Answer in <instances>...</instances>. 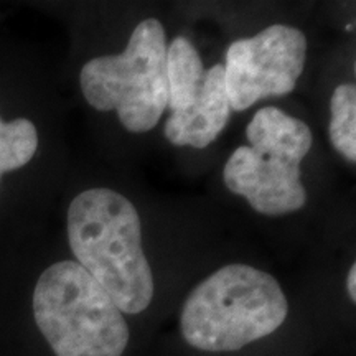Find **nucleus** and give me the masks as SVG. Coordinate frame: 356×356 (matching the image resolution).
I'll return each mask as SVG.
<instances>
[{
  "label": "nucleus",
  "instance_id": "1a4fd4ad",
  "mask_svg": "<svg viewBox=\"0 0 356 356\" xmlns=\"http://www.w3.org/2000/svg\"><path fill=\"white\" fill-rule=\"evenodd\" d=\"M330 140L338 154L356 162V88L341 84L333 91L330 102Z\"/></svg>",
  "mask_w": 356,
  "mask_h": 356
},
{
  "label": "nucleus",
  "instance_id": "9b49d317",
  "mask_svg": "<svg viewBox=\"0 0 356 356\" xmlns=\"http://www.w3.org/2000/svg\"><path fill=\"white\" fill-rule=\"evenodd\" d=\"M346 287H348V296L351 302H356V266L350 267L348 280H346Z\"/></svg>",
  "mask_w": 356,
  "mask_h": 356
},
{
  "label": "nucleus",
  "instance_id": "9d476101",
  "mask_svg": "<svg viewBox=\"0 0 356 356\" xmlns=\"http://www.w3.org/2000/svg\"><path fill=\"white\" fill-rule=\"evenodd\" d=\"M38 147V132L25 118L3 122L0 119V177L19 170L33 159Z\"/></svg>",
  "mask_w": 356,
  "mask_h": 356
},
{
  "label": "nucleus",
  "instance_id": "423d86ee",
  "mask_svg": "<svg viewBox=\"0 0 356 356\" xmlns=\"http://www.w3.org/2000/svg\"><path fill=\"white\" fill-rule=\"evenodd\" d=\"M307 38L299 29L275 24L254 37L236 40L226 51L229 106L246 111L266 97L293 91L304 71Z\"/></svg>",
  "mask_w": 356,
  "mask_h": 356
},
{
  "label": "nucleus",
  "instance_id": "f257e3e1",
  "mask_svg": "<svg viewBox=\"0 0 356 356\" xmlns=\"http://www.w3.org/2000/svg\"><path fill=\"white\" fill-rule=\"evenodd\" d=\"M70 248L78 264L122 314H140L154 297V275L142 249L140 218L118 191L91 188L68 210Z\"/></svg>",
  "mask_w": 356,
  "mask_h": 356
},
{
  "label": "nucleus",
  "instance_id": "0eeeda50",
  "mask_svg": "<svg viewBox=\"0 0 356 356\" xmlns=\"http://www.w3.org/2000/svg\"><path fill=\"white\" fill-rule=\"evenodd\" d=\"M229 114L225 66L215 65L204 74L202 89L193 104L184 113L170 114L163 132L173 145L204 149L226 127Z\"/></svg>",
  "mask_w": 356,
  "mask_h": 356
},
{
  "label": "nucleus",
  "instance_id": "7ed1b4c3",
  "mask_svg": "<svg viewBox=\"0 0 356 356\" xmlns=\"http://www.w3.org/2000/svg\"><path fill=\"white\" fill-rule=\"evenodd\" d=\"M33 317L56 356H122L129 343L122 312L73 261L56 262L40 275Z\"/></svg>",
  "mask_w": 356,
  "mask_h": 356
},
{
  "label": "nucleus",
  "instance_id": "20e7f679",
  "mask_svg": "<svg viewBox=\"0 0 356 356\" xmlns=\"http://www.w3.org/2000/svg\"><path fill=\"white\" fill-rule=\"evenodd\" d=\"M246 137L251 145L238 147L225 165L228 190L246 198L261 215L304 208L300 163L314 142L309 126L277 108H262L248 124Z\"/></svg>",
  "mask_w": 356,
  "mask_h": 356
},
{
  "label": "nucleus",
  "instance_id": "6e6552de",
  "mask_svg": "<svg viewBox=\"0 0 356 356\" xmlns=\"http://www.w3.org/2000/svg\"><path fill=\"white\" fill-rule=\"evenodd\" d=\"M207 71L193 43L185 37L173 38L167 48V84L172 114L184 113L200 95Z\"/></svg>",
  "mask_w": 356,
  "mask_h": 356
},
{
  "label": "nucleus",
  "instance_id": "f03ea898",
  "mask_svg": "<svg viewBox=\"0 0 356 356\" xmlns=\"http://www.w3.org/2000/svg\"><path fill=\"white\" fill-rule=\"evenodd\" d=\"M287 314V299L273 275L251 266L229 264L191 291L180 328L193 348L236 351L274 333Z\"/></svg>",
  "mask_w": 356,
  "mask_h": 356
},
{
  "label": "nucleus",
  "instance_id": "39448f33",
  "mask_svg": "<svg viewBox=\"0 0 356 356\" xmlns=\"http://www.w3.org/2000/svg\"><path fill=\"white\" fill-rule=\"evenodd\" d=\"M81 91L89 106L115 111L129 132L157 126L168 102L167 35L157 19L136 26L121 55L92 58L83 66Z\"/></svg>",
  "mask_w": 356,
  "mask_h": 356
}]
</instances>
